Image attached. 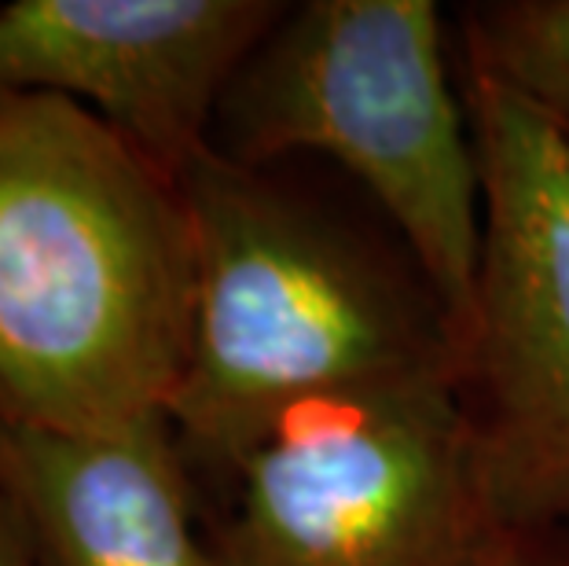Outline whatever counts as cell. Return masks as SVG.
I'll list each match as a JSON object with an SVG mask.
<instances>
[{"instance_id":"6da1fadb","label":"cell","mask_w":569,"mask_h":566,"mask_svg":"<svg viewBox=\"0 0 569 566\" xmlns=\"http://www.w3.org/2000/svg\"><path fill=\"white\" fill-rule=\"evenodd\" d=\"M196 324L180 177L63 96L0 92V419L169 416Z\"/></svg>"},{"instance_id":"7a4b0ae2","label":"cell","mask_w":569,"mask_h":566,"mask_svg":"<svg viewBox=\"0 0 569 566\" xmlns=\"http://www.w3.org/2000/svg\"><path fill=\"white\" fill-rule=\"evenodd\" d=\"M196 324L169 405L196 481L320 401L456 376V342L422 276L331 221L280 180L213 148L184 173Z\"/></svg>"},{"instance_id":"3957f363","label":"cell","mask_w":569,"mask_h":566,"mask_svg":"<svg viewBox=\"0 0 569 566\" xmlns=\"http://www.w3.org/2000/svg\"><path fill=\"white\" fill-rule=\"evenodd\" d=\"M210 148L243 166L335 159L401 232L459 342L478 298L486 207L433 0L287 4L228 86Z\"/></svg>"},{"instance_id":"277c9868","label":"cell","mask_w":569,"mask_h":566,"mask_svg":"<svg viewBox=\"0 0 569 566\" xmlns=\"http://www.w3.org/2000/svg\"><path fill=\"white\" fill-rule=\"evenodd\" d=\"M196 486L213 566H481L503 534L456 376L309 405Z\"/></svg>"},{"instance_id":"5b68a950","label":"cell","mask_w":569,"mask_h":566,"mask_svg":"<svg viewBox=\"0 0 569 566\" xmlns=\"http://www.w3.org/2000/svg\"><path fill=\"white\" fill-rule=\"evenodd\" d=\"M486 247L456 387L503 534L569 526V137L463 63Z\"/></svg>"},{"instance_id":"8992f818","label":"cell","mask_w":569,"mask_h":566,"mask_svg":"<svg viewBox=\"0 0 569 566\" xmlns=\"http://www.w3.org/2000/svg\"><path fill=\"white\" fill-rule=\"evenodd\" d=\"M283 11L276 0H11L0 92L89 107L180 177L210 148L228 86Z\"/></svg>"},{"instance_id":"52a82bcc","label":"cell","mask_w":569,"mask_h":566,"mask_svg":"<svg viewBox=\"0 0 569 566\" xmlns=\"http://www.w3.org/2000/svg\"><path fill=\"white\" fill-rule=\"evenodd\" d=\"M0 493L44 566H213L202 497L169 416L111 435L0 419Z\"/></svg>"},{"instance_id":"ba28073f","label":"cell","mask_w":569,"mask_h":566,"mask_svg":"<svg viewBox=\"0 0 569 566\" xmlns=\"http://www.w3.org/2000/svg\"><path fill=\"white\" fill-rule=\"evenodd\" d=\"M463 63L486 70L569 137V0H492L459 16Z\"/></svg>"},{"instance_id":"9c48e42d","label":"cell","mask_w":569,"mask_h":566,"mask_svg":"<svg viewBox=\"0 0 569 566\" xmlns=\"http://www.w3.org/2000/svg\"><path fill=\"white\" fill-rule=\"evenodd\" d=\"M481 566H569V526L500 534Z\"/></svg>"},{"instance_id":"30bf717a","label":"cell","mask_w":569,"mask_h":566,"mask_svg":"<svg viewBox=\"0 0 569 566\" xmlns=\"http://www.w3.org/2000/svg\"><path fill=\"white\" fill-rule=\"evenodd\" d=\"M0 566H44L19 508L0 493Z\"/></svg>"}]
</instances>
